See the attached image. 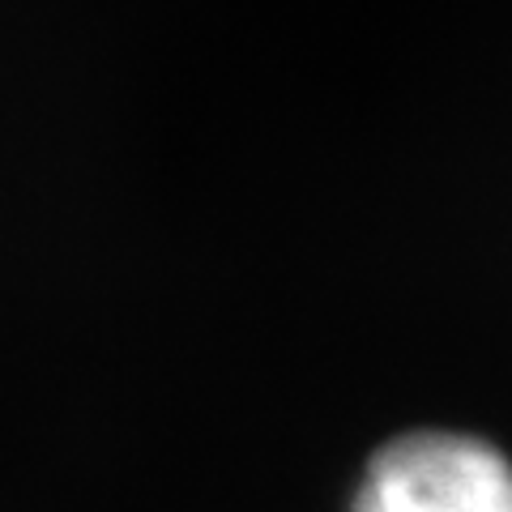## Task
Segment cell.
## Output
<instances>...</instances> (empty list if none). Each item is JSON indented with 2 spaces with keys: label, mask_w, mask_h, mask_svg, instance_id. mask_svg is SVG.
<instances>
[{
  "label": "cell",
  "mask_w": 512,
  "mask_h": 512,
  "mask_svg": "<svg viewBox=\"0 0 512 512\" xmlns=\"http://www.w3.org/2000/svg\"><path fill=\"white\" fill-rule=\"evenodd\" d=\"M355 512H512V461L487 440L419 431L372 461Z\"/></svg>",
  "instance_id": "6da1fadb"
}]
</instances>
